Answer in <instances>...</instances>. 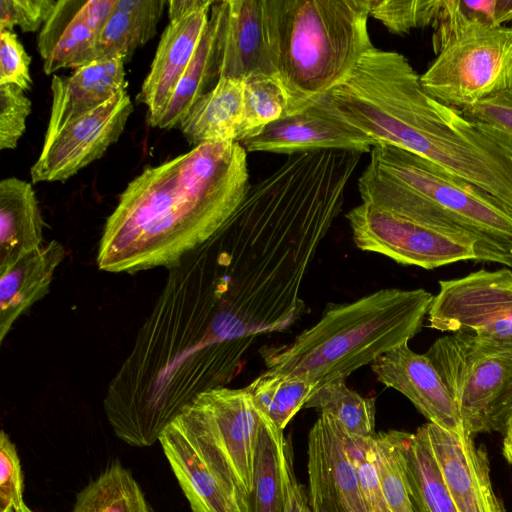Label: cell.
Returning <instances> with one entry per match:
<instances>
[{
  "label": "cell",
  "instance_id": "obj_1",
  "mask_svg": "<svg viewBox=\"0 0 512 512\" xmlns=\"http://www.w3.org/2000/svg\"><path fill=\"white\" fill-rule=\"evenodd\" d=\"M252 344L206 244L168 270L151 312L103 400L115 436L159 441L199 394L225 387Z\"/></svg>",
  "mask_w": 512,
  "mask_h": 512
},
{
  "label": "cell",
  "instance_id": "obj_2",
  "mask_svg": "<svg viewBox=\"0 0 512 512\" xmlns=\"http://www.w3.org/2000/svg\"><path fill=\"white\" fill-rule=\"evenodd\" d=\"M250 185L247 151L235 141L203 143L145 168L105 222L98 268L169 270L225 225Z\"/></svg>",
  "mask_w": 512,
  "mask_h": 512
},
{
  "label": "cell",
  "instance_id": "obj_3",
  "mask_svg": "<svg viewBox=\"0 0 512 512\" xmlns=\"http://www.w3.org/2000/svg\"><path fill=\"white\" fill-rule=\"evenodd\" d=\"M322 99L378 145L411 152L512 211V149L429 95L403 54L373 47Z\"/></svg>",
  "mask_w": 512,
  "mask_h": 512
},
{
  "label": "cell",
  "instance_id": "obj_4",
  "mask_svg": "<svg viewBox=\"0 0 512 512\" xmlns=\"http://www.w3.org/2000/svg\"><path fill=\"white\" fill-rule=\"evenodd\" d=\"M433 297L423 288H386L332 305L293 342L263 350L267 369L304 376L316 388L347 378L416 336Z\"/></svg>",
  "mask_w": 512,
  "mask_h": 512
},
{
  "label": "cell",
  "instance_id": "obj_5",
  "mask_svg": "<svg viewBox=\"0 0 512 512\" xmlns=\"http://www.w3.org/2000/svg\"><path fill=\"white\" fill-rule=\"evenodd\" d=\"M369 16V0L281 1L278 72L288 95L287 115L342 83L374 47Z\"/></svg>",
  "mask_w": 512,
  "mask_h": 512
},
{
  "label": "cell",
  "instance_id": "obj_6",
  "mask_svg": "<svg viewBox=\"0 0 512 512\" xmlns=\"http://www.w3.org/2000/svg\"><path fill=\"white\" fill-rule=\"evenodd\" d=\"M364 171L411 192L470 234L478 245L477 262L512 268V211L492 195L389 145L372 149Z\"/></svg>",
  "mask_w": 512,
  "mask_h": 512
},
{
  "label": "cell",
  "instance_id": "obj_7",
  "mask_svg": "<svg viewBox=\"0 0 512 512\" xmlns=\"http://www.w3.org/2000/svg\"><path fill=\"white\" fill-rule=\"evenodd\" d=\"M435 59L420 75L423 89L462 109L512 91V27H489L459 18L441 0L434 24Z\"/></svg>",
  "mask_w": 512,
  "mask_h": 512
},
{
  "label": "cell",
  "instance_id": "obj_8",
  "mask_svg": "<svg viewBox=\"0 0 512 512\" xmlns=\"http://www.w3.org/2000/svg\"><path fill=\"white\" fill-rule=\"evenodd\" d=\"M446 384L465 432L502 433L512 412V349L463 333L438 338L425 353Z\"/></svg>",
  "mask_w": 512,
  "mask_h": 512
},
{
  "label": "cell",
  "instance_id": "obj_9",
  "mask_svg": "<svg viewBox=\"0 0 512 512\" xmlns=\"http://www.w3.org/2000/svg\"><path fill=\"white\" fill-rule=\"evenodd\" d=\"M264 415L246 388L225 386L199 394L172 422L248 498Z\"/></svg>",
  "mask_w": 512,
  "mask_h": 512
},
{
  "label": "cell",
  "instance_id": "obj_10",
  "mask_svg": "<svg viewBox=\"0 0 512 512\" xmlns=\"http://www.w3.org/2000/svg\"><path fill=\"white\" fill-rule=\"evenodd\" d=\"M346 218L360 250L384 255L402 265L431 270L478 260L476 240L453 226L413 219L363 202Z\"/></svg>",
  "mask_w": 512,
  "mask_h": 512
},
{
  "label": "cell",
  "instance_id": "obj_11",
  "mask_svg": "<svg viewBox=\"0 0 512 512\" xmlns=\"http://www.w3.org/2000/svg\"><path fill=\"white\" fill-rule=\"evenodd\" d=\"M441 332L463 333L475 341L512 349V270L480 269L439 281L427 315Z\"/></svg>",
  "mask_w": 512,
  "mask_h": 512
},
{
  "label": "cell",
  "instance_id": "obj_12",
  "mask_svg": "<svg viewBox=\"0 0 512 512\" xmlns=\"http://www.w3.org/2000/svg\"><path fill=\"white\" fill-rule=\"evenodd\" d=\"M282 0L213 1L215 68L218 79L278 76Z\"/></svg>",
  "mask_w": 512,
  "mask_h": 512
},
{
  "label": "cell",
  "instance_id": "obj_13",
  "mask_svg": "<svg viewBox=\"0 0 512 512\" xmlns=\"http://www.w3.org/2000/svg\"><path fill=\"white\" fill-rule=\"evenodd\" d=\"M132 112L133 104L125 90L64 124L44 139L41 153L30 169L32 182H63L100 159L118 141Z\"/></svg>",
  "mask_w": 512,
  "mask_h": 512
},
{
  "label": "cell",
  "instance_id": "obj_14",
  "mask_svg": "<svg viewBox=\"0 0 512 512\" xmlns=\"http://www.w3.org/2000/svg\"><path fill=\"white\" fill-rule=\"evenodd\" d=\"M247 152L294 155L319 150L371 152L378 143L331 113L320 98L241 142Z\"/></svg>",
  "mask_w": 512,
  "mask_h": 512
},
{
  "label": "cell",
  "instance_id": "obj_15",
  "mask_svg": "<svg viewBox=\"0 0 512 512\" xmlns=\"http://www.w3.org/2000/svg\"><path fill=\"white\" fill-rule=\"evenodd\" d=\"M116 0H57L37 37L43 71L51 75L95 61L96 45Z\"/></svg>",
  "mask_w": 512,
  "mask_h": 512
},
{
  "label": "cell",
  "instance_id": "obj_16",
  "mask_svg": "<svg viewBox=\"0 0 512 512\" xmlns=\"http://www.w3.org/2000/svg\"><path fill=\"white\" fill-rule=\"evenodd\" d=\"M371 369L380 383L402 393L429 423L465 432L457 406L426 354L414 352L406 342L378 357Z\"/></svg>",
  "mask_w": 512,
  "mask_h": 512
},
{
  "label": "cell",
  "instance_id": "obj_17",
  "mask_svg": "<svg viewBox=\"0 0 512 512\" xmlns=\"http://www.w3.org/2000/svg\"><path fill=\"white\" fill-rule=\"evenodd\" d=\"M431 447L458 512H506L496 496L484 448L466 432L425 424Z\"/></svg>",
  "mask_w": 512,
  "mask_h": 512
},
{
  "label": "cell",
  "instance_id": "obj_18",
  "mask_svg": "<svg viewBox=\"0 0 512 512\" xmlns=\"http://www.w3.org/2000/svg\"><path fill=\"white\" fill-rule=\"evenodd\" d=\"M213 0H196L178 18L169 20L150 70L137 96L147 107V123L156 127L180 77L190 63L208 23Z\"/></svg>",
  "mask_w": 512,
  "mask_h": 512
},
{
  "label": "cell",
  "instance_id": "obj_19",
  "mask_svg": "<svg viewBox=\"0 0 512 512\" xmlns=\"http://www.w3.org/2000/svg\"><path fill=\"white\" fill-rule=\"evenodd\" d=\"M159 442L192 512H249L248 498L173 422Z\"/></svg>",
  "mask_w": 512,
  "mask_h": 512
},
{
  "label": "cell",
  "instance_id": "obj_20",
  "mask_svg": "<svg viewBox=\"0 0 512 512\" xmlns=\"http://www.w3.org/2000/svg\"><path fill=\"white\" fill-rule=\"evenodd\" d=\"M124 64L122 58L114 57L77 68L70 76L54 74L50 86L51 112L44 139L127 90Z\"/></svg>",
  "mask_w": 512,
  "mask_h": 512
},
{
  "label": "cell",
  "instance_id": "obj_21",
  "mask_svg": "<svg viewBox=\"0 0 512 512\" xmlns=\"http://www.w3.org/2000/svg\"><path fill=\"white\" fill-rule=\"evenodd\" d=\"M44 221L32 184L0 182V274L42 248Z\"/></svg>",
  "mask_w": 512,
  "mask_h": 512
},
{
  "label": "cell",
  "instance_id": "obj_22",
  "mask_svg": "<svg viewBox=\"0 0 512 512\" xmlns=\"http://www.w3.org/2000/svg\"><path fill=\"white\" fill-rule=\"evenodd\" d=\"M66 251L52 240L0 274V343L16 320L49 293Z\"/></svg>",
  "mask_w": 512,
  "mask_h": 512
},
{
  "label": "cell",
  "instance_id": "obj_23",
  "mask_svg": "<svg viewBox=\"0 0 512 512\" xmlns=\"http://www.w3.org/2000/svg\"><path fill=\"white\" fill-rule=\"evenodd\" d=\"M243 105L244 81L220 78L195 102L179 129L194 147L208 142H238Z\"/></svg>",
  "mask_w": 512,
  "mask_h": 512
},
{
  "label": "cell",
  "instance_id": "obj_24",
  "mask_svg": "<svg viewBox=\"0 0 512 512\" xmlns=\"http://www.w3.org/2000/svg\"><path fill=\"white\" fill-rule=\"evenodd\" d=\"M399 444L414 512H458L425 424L414 433L399 431Z\"/></svg>",
  "mask_w": 512,
  "mask_h": 512
},
{
  "label": "cell",
  "instance_id": "obj_25",
  "mask_svg": "<svg viewBox=\"0 0 512 512\" xmlns=\"http://www.w3.org/2000/svg\"><path fill=\"white\" fill-rule=\"evenodd\" d=\"M167 4L165 0H116L99 35L95 61L114 57L128 61L155 36Z\"/></svg>",
  "mask_w": 512,
  "mask_h": 512
},
{
  "label": "cell",
  "instance_id": "obj_26",
  "mask_svg": "<svg viewBox=\"0 0 512 512\" xmlns=\"http://www.w3.org/2000/svg\"><path fill=\"white\" fill-rule=\"evenodd\" d=\"M265 414L256 445L249 512H283L285 506V467L291 447Z\"/></svg>",
  "mask_w": 512,
  "mask_h": 512
},
{
  "label": "cell",
  "instance_id": "obj_27",
  "mask_svg": "<svg viewBox=\"0 0 512 512\" xmlns=\"http://www.w3.org/2000/svg\"><path fill=\"white\" fill-rule=\"evenodd\" d=\"M71 512H155L132 472L111 463L76 495Z\"/></svg>",
  "mask_w": 512,
  "mask_h": 512
},
{
  "label": "cell",
  "instance_id": "obj_28",
  "mask_svg": "<svg viewBox=\"0 0 512 512\" xmlns=\"http://www.w3.org/2000/svg\"><path fill=\"white\" fill-rule=\"evenodd\" d=\"M319 447L326 473L344 512H371L362 494L356 471L346 453L340 426L321 413L310 429Z\"/></svg>",
  "mask_w": 512,
  "mask_h": 512
},
{
  "label": "cell",
  "instance_id": "obj_29",
  "mask_svg": "<svg viewBox=\"0 0 512 512\" xmlns=\"http://www.w3.org/2000/svg\"><path fill=\"white\" fill-rule=\"evenodd\" d=\"M214 80L218 81L215 68V36L209 15L193 58L180 77L156 127L179 128L192 106L208 91L207 87Z\"/></svg>",
  "mask_w": 512,
  "mask_h": 512
},
{
  "label": "cell",
  "instance_id": "obj_30",
  "mask_svg": "<svg viewBox=\"0 0 512 512\" xmlns=\"http://www.w3.org/2000/svg\"><path fill=\"white\" fill-rule=\"evenodd\" d=\"M332 417L348 434L371 437L375 434V398L350 389L346 378H337L317 387L304 405Z\"/></svg>",
  "mask_w": 512,
  "mask_h": 512
},
{
  "label": "cell",
  "instance_id": "obj_31",
  "mask_svg": "<svg viewBox=\"0 0 512 512\" xmlns=\"http://www.w3.org/2000/svg\"><path fill=\"white\" fill-rule=\"evenodd\" d=\"M245 388L260 410L284 430L316 385L304 376L267 369Z\"/></svg>",
  "mask_w": 512,
  "mask_h": 512
},
{
  "label": "cell",
  "instance_id": "obj_32",
  "mask_svg": "<svg viewBox=\"0 0 512 512\" xmlns=\"http://www.w3.org/2000/svg\"><path fill=\"white\" fill-rule=\"evenodd\" d=\"M288 95L278 76L254 75L244 80L243 119L238 142L287 115Z\"/></svg>",
  "mask_w": 512,
  "mask_h": 512
},
{
  "label": "cell",
  "instance_id": "obj_33",
  "mask_svg": "<svg viewBox=\"0 0 512 512\" xmlns=\"http://www.w3.org/2000/svg\"><path fill=\"white\" fill-rule=\"evenodd\" d=\"M373 451L382 496L389 512H414L399 444V431L373 436Z\"/></svg>",
  "mask_w": 512,
  "mask_h": 512
},
{
  "label": "cell",
  "instance_id": "obj_34",
  "mask_svg": "<svg viewBox=\"0 0 512 512\" xmlns=\"http://www.w3.org/2000/svg\"><path fill=\"white\" fill-rule=\"evenodd\" d=\"M440 6L441 0H369L370 16L394 34L434 26Z\"/></svg>",
  "mask_w": 512,
  "mask_h": 512
},
{
  "label": "cell",
  "instance_id": "obj_35",
  "mask_svg": "<svg viewBox=\"0 0 512 512\" xmlns=\"http://www.w3.org/2000/svg\"><path fill=\"white\" fill-rule=\"evenodd\" d=\"M340 430L346 453L356 471L362 494L370 511L372 509L387 510L375 466L374 435L358 437L346 433L341 427Z\"/></svg>",
  "mask_w": 512,
  "mask_h": 512
},
{
  "label": "cell",
  "instance_id": "obj_36",
  "mask_svg": "<svg viewBox=\"0 0 512 512\" xmlns=\"http://www.w3.org/2000/svg\"><path fill=\"white\" fill-rule=\"evenodd\" d=\"M460 111L486 133L512 149V91L496 93Z\"/></svg>",
  "mask_w": 512,
  "mask_h": 512
},
{
  "label": "cell",
  "instance_id": "obj_37",
  "mask_svg": "<svg viewBox=\"0 0 512 512\" xmlns=\"http://www.w3.org/2000/svg\"><path fill=\"white\" fill-rule=\"evenodd\" d=\"M32 102L25 91L13 84L0 85V149L17 147L26 130Z\"/></svg>",
  "mask_w": 512,
  "mask_h": 512
},
{
  "label": "cell",
  "instance_id": "obj_38",
  "mask_svg": "<svg viewBox=\"0 0 512 512\" xmlns=\"http://www.w3.org/2000/svg\"><path fill=\"white\" fill-rule=\"evenodd\" d=\"M24 478L15 444L0 433V512H17L24 504Z\"/></svg>",
  "mask_w": 512,
  "mask_h": 512
},
{
  "label": "cell",
  "instance_id": "obj_39",
  "mask_svg": "<svg viewBox=\"0 0 512 512\" xmlns=\"http://www.w3.org/2000/svg\"><path fill=\"white\" fill-rule=\"evenodd\" d=\"M57 0H0V31L19 27L36 32L52 14Z\"/></svg>",
  "mask_w": 512,
  "mask_h": 512
},
{
  "label": "cell",
  "instance_id": "obj_40",
  "mask_svg": "<svg viewBox=\"0 0 512 512\" xmlns=\"http://www.w3.org/2000/svg\"><path fill=\"white\" fill-rule=\"evenodd\" d=\"M31 57L13 31H0V85L13 84L24 91L33 84Z\"/></svg>",
  "mask_w": 512,
  "mask_h": 512
},
{
  "label": "cell",
  "instance_id": "obj_41",
  "mask_svg": "<svg viewBox=\"0 0 512 512\" xmlns=\"http://www.w3.org/2000/svg\"><path fill=\"white\" fill-rule=\"evenodd\" d=\"M309 500L312 512H344L326 473L315 438L308 435Z\"/></svg>",
  "mask_w": 512,
  "mask_h": 512
},
{
  "label": "cell",
  "instance_id": "obj_42",
  "mask_svg": "<svg viewBox=\"0 0 512 512\" xmlns=\"http://www.w3.org/2000/svg\"><path fill=\"white\" fill-rule=\"evenodd\" d=\"M447 10L461 19L483 26L512 22V0H443Z\"/></svg>",
  "mask_w": 512,
  "mask_h": 512
},
{
  "label": "cell",
  "instance_id": "obj_43",
  "mask_svg": "<svg viewBox=\"0 0 512 512\" xmlns=\"http://www.w3.org/2000/svg\"><path fill=\"white\" fill-rule=\"evenodd\" d=\"M283 512H312L309 495L297 481L293 469L292 451L285 467V506Z\"/></svg>",
  "mask_w": 512,
  "mask_h": 512
},
{
  "label": "cell",
  "instance_id": "obj_44",
  "mask_svg": "<svg viewBox=\"0 0 512 512\" xmlns=\"http://www.w3.org/2000/svg\"><path fill=\"white\" fill-rule=\"evenodd\" d=\"M502 434V453L506 461L512 465V412L506 422Z\"/></svg>",
  "mask_w": 512,
  "mask_h": 512
},
{
  "label": "cell",
  "instance_id": "obj_45",
  "mask_svg": "<svg viewBox=\"0 0 512 512\" xmlns=\"http://www.w3.org/2000/svg\"><path fill=\"white\" fill-rule=\"evenodd\" d=\"M17 512H34L25 503L17 510Z\"/></svg>",
  "mask_w": 512,
  "mask_h": 512
},
{
  "label": "cell",
  "instance_id": "obj_46",
  "mask_svg": "<svg viewBox=\"0 0 512 512\" xmlns=\"http://www.w3.org/2000/svg\"><path fill=\"white\" fill-rule=\"evenodd\" d=\"M371 512H389L388 510L372 509Z\"/></svg>",
  "mask_w": 512,
  "mask_h": 512
}]
</instances>
